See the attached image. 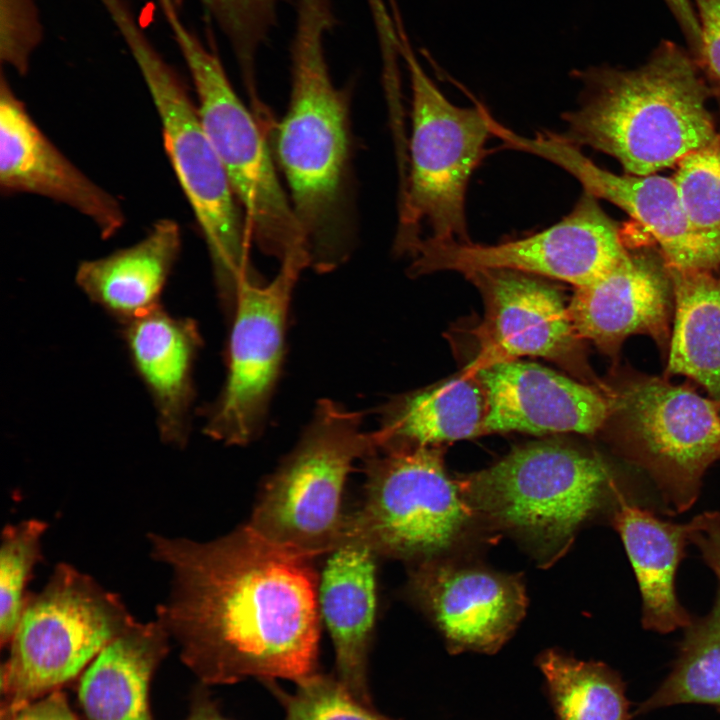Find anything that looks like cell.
<instances>
[{"label": "cell", "instance_id": "52a82bcc", "mask_svg": "<svg viewBox=\"0 0 720 720\" xmlns=\"http://www.w3.org/2000/svg\"><path fill=\"white\" fill-rule=\"evenodd\" d=\"M188 68L204 130L230 180L257 247L280 264L311 259L288 193L282 186L264 135L234 90L216 51L181 19L172 5H160Z\"/></svg>", "mask_w": 720, "mask_h": 720}, {"label": "cell", "instance_id": "f35d334b", "mask_svg": "<svg viewBox=\"0 0 720 720\" xmlns=\"http://www.w3.org/2000/svg\"><path fill=\"white\" fill-rule=\"evenodd\" d=\"M173 1H175V2H178V3H179V2H182V1H184V0H173Z\"/></svg>", "mask_w": 720, "mask_h": 720}, {"label": "cell", "instance_id": "1f68e13d", "mask_svg": "<svg viewBox=\"0 0 720 720\" xmlns=\"http://www.w3.org/2000/svg\"><path fill=\"white\" fill-rule=\"evenodd\" d=\"M262 683L281 704L284 720H396L355 698L334 674L317 672L296 683L294 692L275 680Z\"/></svg>", "mask_w": 720, "mask_h": 720}, {"label": "cell", "instance_id": "836d02e7", "mask_svg": "<svg viewBox=\"0 0 720 720\" xmlns=\"http://www.w3.org/2000/svg\"><path fill=\"white\" fill-rule=\"evenodd\" d=\"M701 28L696 59L707 77L720 86V0H693Z\"/></svg>", "mask_w": 720, "mask_h": 720}, {"label": "cell", "instance_id": "f1b7e54d", "mask_svg": "<svg viewBox=\"0 0 720 720\" xmlns=\"http://www.w3.org/2000/svg\"><path fill=\"white\" fill-rule=\"evenodd\" d=\"M48 524L28 519L7 524L0 549V642L9 645L29 594L27 585L42 560V539Z\"/></svg>", "mask_w": 720, "mask_h": 720}, {"label": "cell", "instance_id": "d590c367", "mask_svg": "<svg viewBox=\"0 0 720 720\" xmlns=\"http://www.w3.org/2000/svg\"><path fill=\"white\" fill-rule=\"evenodd\" d=\"M1 720H80L71 709L66 694L55 690L19 709L1 717Z\"/></svg>", "mask_w": 720, "mask_h": 720}, {"label": "cell", "instance_id": "8d00e7d4", "mask_svg": "<svg viewBox=\"0 0 720 720\" xmlns=\"http://www.w3.org/2000/svg\"><path fill=\"white\" fill-rule=\"evenodd\" d=\"M186 720H231L225 717L218 704L203 685L193 694L190 713Z\"/></svg>", "mask_w": 720, "mask_h": 720}, {"label": "cell", "instance_id": "5bb4252c", "mask_svg": "<svg viewBox=\"0 0 720 720\" xmlns=\"http://www.w3.org/2000/svg\"><path fill=\"white\" fill-rule=\"evenodd\" d=\"M485 306L477 328L480 350L471 370L541 357L561 365L580 381L605 387L592 372L561 292L538 276L510 270H477L464 275Z\"/></svg>", "mask_w": 720, "mask_h": 720}, {"label": "cell", "instance_id": "cb8c5ba5", "mask_svg": "<svg viewBox=\"0 0 720 720\" xmlns=\"http://www.w3.org/2000/svg\"><path fill=\"white\" fill-rule=\"evenodd\" d=\"M171 636L157 619L136 621L85 669L78 698L90 720H153L149 688Z\"/></svg>", "mask_w": 720, "mask_h": 720}, {"label": "cell", "instance_id": "ffe728a7", "mask_svg": "<svg viewBox=\"0 0 720 720\" xmlns=\"http://www.w3.org/2000/svg\"><path fill=\"white\" fill-rule=\"evenodd\" d=\"M378 557L364 542L344 537L326 554L318 583L320 616L334 649L333 674L368 705H373L369 657L377 618Z\"/></svg>", "mask_w": 720, "mask_h": 720}, {"label": "cell", "instance_id": "8992f818", "mask_svg": "<svg viewBox=\"0 0 720 720\" xmlns=\"http://www.w3.org/2000/svg\"><path fill=\"white\" fill-rule=\"evenodd\" d=\"M458 480L476 515L543 557L563 552L616 488L601 457L559 442L515 448Z\"/></svg>", "mask_w": 720, "mask_h": 720}, {"label": "cell", "instance_id": "7402d4cb", "mask_svg": "<svg viewBox=\"0 0 720 720\" xmlns=\"http://www.w3.org/2000/svg\"><path fill=\"white\" fill-rule=\"evenodd\" d=\"M181 244L179 224L170 218L159 219L137 243L82 261L75 281L90 300L126 323L160 306Z\"/></svg>", "mask_w": 720, "mask_h": 720}, {"label": "cell", "instance_id": "4316f807", "mask_svg": "<svg viewBox=\"0 0 720 720\" xmlns=\"http://www.w3.org/2000/svg\"><path fill=\"white\" fill-rule=\"evenodd\" d=\"M556 720H630L625 687L607 665L547 649L536 660Z\"/></svg>", "mask_w": 720, "mask_h": 720}, {"label": "cell", "instance_id": "4fadbf2b", "mask_svg": "<svg viewBox=\"0 0 720 720\" xmlns=\"http://www.w3.org/2000/svg\"><path fill=\"white\" fill-rule=\"evenodd\" d=\"M306 266L280 264L263 284L247 279L238 289L224 387L209 408L204 432L227 445H245L260 432L283 357L292 290Z\"/></svg>", "mask_w": 720, "mask_h": 720}, {"label": "cell", "instance_id": "9a60e30c", "mask_svg": "<svg viewBox=\"0 0 720 720\" xmlns=\"http://www.w3.org/2000/svg\"><path fill=\"white\" fill-rule=\"evenodd\" d=\"M494 135L505 148L537 155L563 168L597 199L607 200L634 219L656 241L667 266L718 271L720 262L696 234L673 177L607 171L561 134L526 137L498 123Z\"/></svg>", "mask_w": 720, "mask_h": 720}, {"label": "cell", "instance_id": "2e32d148", "mask_svg": "<svg viewBox=\"0 0 720 720\" xmlns=\"http://www.w3.org/2000/svg\"><path fill=\"white\" fill-rule=\"evenodd\" d=\"M408 589L453 654L496 653L512 637L527 604L519 576L436 559L418 562Z\"/></svg>", "mask_w": 720, "mask_h": 720}, {"label": "cell", "instance_id": "3957f363", "mask_svg": "<svg viewBox=\"0 0 720 720\" xmlns=\"http://www.w3.org/2000/svg\"><path fill=\"white\" fill-rule=\"evenodd\" d=\"M705 76L690 51L671 41L636 69L589 68L580 73V104L563 115L561 136L615 158L626 174L677 166L718 134Z\"/></svg>", "mask_w": 720, "mask_h": 720}, {"label": "cell", "instance_id": "44dd1931", "mask_svg": "<svg viewBox=\"0 0 720 720\" xmlns=\"http://www.w3.org/2000/svg\"><path fill=\"white\" fill-rule=\"evenodd\" d=\"M131 362L151 395L163 442L183 448L194 400L193 368L202 344L197 323L161 306L123 323Z\"/></svg>", "mask_w": 720, "mask_h": 720}, {"label": "cell", "instance_id": "484cf974", "mask_svg": "<svg viewBox=\"0 0 720 720\" xmlns=\"http://www.w3.org/2000/svg\"><path fill=\"white\" fill-rule=\"evenodd\" d=\"M667 267L674 323L665 376L692 379L720 404V274Z\"/></svg>", "mask_w": 720, "mask_h": 720}, {"label": "cell", "instance_id": "4dcf8cb0", "mask_svg": "<svg viewBox=\"0 0 720 720\" xmlns=\"http://www.w3.org/2000/svg\"><path fill=\"white\" fill-rule=\"evenodd\" d=\"M676 168L673 179L688 220L720 262V133Z\"/></svg>", "mask_w": 720, "mask_h": 720}, {"label": "cell", "instance_id": "603a6c76", "mask_svg": "<svg viewBox=\"0 0 720 720\" xmlns=\"http://www.w3.org/2000/svg\"><path fill=\"white\" fill-rule=\"evenodd\" d=\"M612 524L634 570L642 598V625L659 633L686 628L692 617L679 603L675 576L689 542L688 523L664 521L614 494Z\"/></svg>", "mask_w": 720, "mask_h": 720}, {"label": "cell", "instance_id": "7c38bea8", "mask_svg": "<svg viewBox=\"0 0 720 720\" xmlns=\"http://www.w3.org/2000/svg\"><path fill=\"white\" fill-rule=\"evenodd\" d=\"M584 191L560 222L526 238L495 245L423 239L411 253L409 273L438 271L463 275L477 270H510L585 286L607 273L629 251L622 232Z\"/></svg>", "mask_w": 720, "mask_h": 720}, {"label": "cell", "instance_id": "ba28073f", "mask_svg": "<svg viewBox=\"0 0 720 720\" xmlns=\"http://www.w3.org/2000/svg\"><path fill=\"white\" fill-rule=\"evenodd\" d=\"M607 385L603 430L617 454L646 472L673 512L690 509L705 472L720 460V404L688 384L631 368L616 369Z\"/></svg>", "mask_w": 720, "mask_h": 720}, {"label": "cell", "instance_id": "8fae6325", "mask_svg": "<svg viewBox=\"0 0 720 720\" xmlns=\"http://www.w3.org/2000/svg\"><path fill=\"white\" fill-rule=\"evenodd\" d=\"M364 459L363 497L345 516L343 537L378 556L418 562L465 538L476 514L437 447H378Z\"/></svg>", "mask_w": 720, "mask_h": 720}, {"label": "cell", "instance_id": "6da1fadb", "mask_svg": "<svg viewBox=\"0 0 720 720\" xmlns=\"http://www.w3.org/2000/svg\"><path fill=\"white\" fill-rule=\"evenodd\" d=\"M147 538L152 559L172 576L156 619L204 685L298 683L319 672L315 558L276 546L247 525L210 541Z\"/></svg>", "mask_w": 720, "mask_h": 720}, {"label": "cell", "instance_id": "f546056e", "mask_svg": "<svg viewBox=\"0 0 720 720\" xmlns=\"http://www.w3.org/2000/svg\"><path fill=\"white\" fill-rule=\"evenodd\" d=\"M285 1L199 0L208 19L227 40L252 98L258 96L256 61L259 50L277 24L278 9Z\"/></svg>", "mask_w": 720, "mask_h": 720}, {"label": "cell", "instance_id": "30bf717a", "mask_svg": "<svg viewBox=\"0 0 720 720\" xmlns=\"http://www.w3.org/2000/svg\"><path fill=\"white\" fill-rule=\"evenodd\" d=\"M377 448L360 413L320 401L296 447L265 481L247 527L281 548L326 555L343 537L342 498L352 465Z\"/></svg>", "mask_w": 720, "mask_h": 720}, {"label": "cell", "instance_id": "83f0119b", "mask_svg": "<svg viewBox=\"0 0 720 720\" xmlns=\"http://www.w3.org/2000/svg\"><path fill=\"white\" fill-rule=\"evenodd\" d=\"M679 648L671 673L638 713L684 703L720 706V590L709 613L692 618Z\"/></svg>", "mask_w": 720, "mask_h": 720}, {"label": "cell", "instance_id": "7a4b0ae2", "mask_svg": "<svg viewBox=\"0 0 720 720\" xmlns=\"http://www.w3.org/2000/svg\"><path fill=\"white\" fill-rule=\"evenodd\" d=\"M335 24L331 0H296L290 98L275 144L318 272L342 264L354 240L350 96L334 84L325 55V37Z\"/></svg>", "mask_w": 720, "mask_h": 720}, {"label": "cell", "instance_id": "d6986e66", "mask_svg": "<svg viewBox=\"0 0 720 720\" xmlns=\"http://www.w3.org/2000/svg\"><path fill=\"white\" fill-rule=\"evenodd\" d=\"M673 294L660 251L628 252L600 278L577 287L568 309L583 341L616 360L632 335L651 337L668 352Z\"/></svg>", "mask_w": 720, "mask_h": 720}, {"label": "cell", "instance_id": "d6a6232c", "mask_svg": "<svg viewBox=\"0 0 720 720\" xmlns=\"http://www.w3.org/2000/svg\"><path fill=\"white\" fill-rule=\"evenodd\" d=\"M37 0H0V59L19 75L27 74L43 40Z\"/></svg>", "mask_w": 720, "mask_h": 720}, {"label": "cell", "instance_id": "ac0fdd59", "mask_svg": "<svg viewBox=\"0 0 720 720\" xmlns=\"http://www.w3.org/2000/svg\"><path fill=\"white\" fill-rule=\"evenodd\" d=\"M472 371L485 391V433L594 435L607 422V383L597 387L519 359Z\"/></svg>", "mask_w": 720, "mask_h": 720}, {"label": "cell", "instance_id": "e0dca14e", "mask_svg": "<svg viewBox=\"0 0 720 720\" xmlns=\"http://www.w3.org/2000/svg\"><path fill=\"white\" fill-rule=\"evenodd\" d=\"M0 189L6 195L33 194L66 205L87 217L103 239L118 233L126 221L118 199L83 173L39 128L3 68Z\"/></svg>", "mask_w": 720, "mask_h": 720}, {"label": "cell", "instance_id": "74e56055", "mask_svg": "<svg viewBox=\"0 0 720 720\" xmlns=\"http://www.w3.org/2000/svg\"><path fill=\"white\" fill-rule=\"evenodd\" d=\"M680 29L684 33L694 32L698 27L696 10L691 0H664Z\"/></svg>", "mask_w": 720, "mask_h": 720}, {"label": "cell", "instance_id": "e575fe53", "mask_svg": "<svg viewBox=\"0 0 720 720\" xmlns=\"http://www.w3.org/2000/svg\"><path fill=\"white\" fill-rule=\"evenodd\" d=\"M689 542L700 551L704 561L720 582V512L706 511L688 522Z\"/></svg>", "mask_w": 720, "mask_h": 720}, {"label": "cell", "instance_id": "d4e9b609", "mask_svg": "<svg viewBox=\"0 0 720 720\" xmlns=\"http://www.w3.org/2000/svg\"><path fill=\"white\" fill-rule=\"evenodd\" d=\"M380 415L375 431L379 447H437L485 433V391L467 368L457 377L390 401Z\"/></svg>", "mask_w": 720, "mask_h": 720}, {"label": "cell", "instance_id": "5b68a950", "mask_svg": "<svg viewBox=\"0 0 720 720\" xmlns=\"http://www.w3.org/2000/svg\"><path fill=\"white\" fill-rule=\"evenodd\" d=\"M399 50L409 71L412 90V133L409 168L400 183L399 221L394 249L413 252L422 239L471 241L465 199L469 180L493 136L492 115L481 104H452L424 72L400 21ZM423 240V239H422Z\"/></svg>", "mask_w": 720, "mask_h": 720}, {"label": "cell", "instance_id": "277c9868", "mask_svg": "<svg viewBox=\"0 0 720 720\" xmlns=\"http://www.w3.org/2000/svg\"><path fill=\"white\" fill-rule=\"evenodd\" d=\"M114 26L157 111L164 148L205 240L219 298L226 312H233L241 283L259 279L250 263L252 239L228 175L184 81L134 13H120Z\"/></svg>", "mask_w": 720, "mask_h": 720}, {"label": "cell", "instance_id": "9c48e42d", "mask_svg": "<svg viewBox=\"0 0 720 720\" xmlns=\"http://www.w3.org/2000/svg\"><path fill=\"white\" fill-rule=\"evenodd\" d=\"M137 620L119 595L68 563L29 594L1 669V717L74 680Z\"/></svg>", "mask_w": 720, "mask_h": 720}]
</instances>
